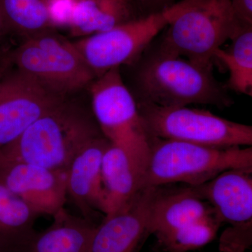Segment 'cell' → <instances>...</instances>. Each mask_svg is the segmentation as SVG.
<instances>
[{"label": "cell", "mask_w": 252, "mask_h": 252, "mask_svg": "<svg viewBox=\"0 0 252 252\" xmlns=\"http://www.w3.org/2000/svg\"><path fill=\"white\" fill-rule=\"evenodd\" d=\"M133 66L137 102L162 107L197 104L223 109L233 105V99L214 77L212 68L164 54L152 45Z\"/></svg>", "instance_id": "1"}, {"label": "cell", "mask_w": 252, "mask_h": 252, "mask_svg": "<svg viewBox=\"0 0 252 252\" xmlns=\"http://www.w3.org/2000/svg\"><path fill=\"white\" fill-rule=\"evenodd\" d=\"M101 135L94 114L64 99L0 149V166L24 162L67 171L79 151Z\"/></svg>", "instance_id": "2"}, {"label": "cell", "mask_w": 252, "mask_h": 252, "mask_svg": "<svg viewBox=\"0 0 252 252\" xmlns=\"http://www.w3.org/2000/svg\"><path fill=\"white\" fill-rule=\"evenodd\" d=\"M231 169L252 172V147L218 148L153 138L143 188L175 183L195 187Z\"/></svg>", "instance_id": "3"}, {"label": "cell", "mask_w": 252, "mask_h": 252, "mask_svg": "<svg viewBox=\"0 0 252 252\" xmlns=\"http://www.w3.org/2000/svg\"><path fill=\"white\" fill-rule=\"evenodd\" d=\"M245 25L239 22L230 0H186L183 10L162 31L154 48L212 68L217 50Z\"/></svg>", "instance_id": "4"}, {"label": "cell", "mask_w": 252, "mask_h": 252, "mask_svg": "<svg viewBox=\"0 0 252 252\" xmlns=\"http://www.w3.org/2000/svg\"><path fill=\"white\" fill-rule=\"evenodd\" d=\"M93 114L102 135L122 148L144 178L153 139L141 119L133 94L121 67L109 69L90 84Z\"/></svg>", "instance_id": "5"}, {"label": "cell", "mask_w": 252, "mask_h": 252, "mask_svg": "<svg viewBox=\"0 0 252 252\" xmlns=\"http://www.w3.org/2000/svg\"><path fill=\"white\" fill-rule=\"evenodd\" d=\"M10 59L17 70L64 97L95 79L74 43L56 30L25 39Z\"/></svg>", "instance_id": "6"}, {"label": "cell", "mask_w": 252, "mask_h": 252, "mask_svg": "<svg viewBox=\"0 0 252 252\" xmlns=\"http://www.w3.org/2000/svg\"><path fill=\"white\" fill-rule=\"evenodd\" d=\"M137 104L151 138L182 141L218 148L252 147L251 126L223 119L206 109Z\"/></svg>", "instance_id": "7"}, {"label": "cell", "mask_w": 252, "mask_h": 252, "mask_svg": "<svg viewBox=\"0 0 252 252\" xmlns=\"http://www.w3.org/2000/svg\"><path fill=\"white\" fill-rule=\"evenodd\" d=\"M185 4V0H182L161 12L81 38L74 44L95 79L113 68L133 65Z\"/></svg>", "instance_id": "8"}, {"label": "cell", "mask_w": 252, "mask_h": 252, "mask_svg": "<svg viewBox=\"0 0 252 252\" xmlns=\"http://www.w3.org/2000/svg\"><path fill=\"white\" fill-rule=\"evenodd\" d=\"M64 99L17 69L3 77L0 84V149L16 140Z\"/></svg>", "instance_id": "9"}, {"label": "cell", "mask_w": 252, "mask_h": 252, "mask_svg": "<svg viewBox=\"0 0 252 252\" xmlns=\"http://www.w3.org/2000/svg\"><path fill=\"white\" fill-rule=\"evenodd\" d=\"M67 171L13 162L0 166V182L21 199L38 217H54L67 198Z\"/></svg>", "instance_id": "10"}, {"label": "cell", "mask_w": 252, "mask_h": 252, "mask_svg": "<svg viewBox=\"0 0 252 252\" xmlns=\"http://www.w3.org/2000/svg\"><path fill=\"white\" fill-rule=\"evenodd\" d=\"M154 187H147L124 210L96 225L87 252H139L149 235V209Z\"/></svg>", "instance_id": "11"}, {"label": "cell", "mask_w": 252, "mask_h": 252, "mask_svg": "<svg viewBox=\"0 0 252 252\" xmlns=\"http://www.w3.org/2000/svg\"><path fill=\"white\" fill-rule=\"evenodd\" d=\"M109 144L103 135L92 139L79 151L67 170V196L81 217L92 221L97 212L106 213L102 162Z\"/></svg>", "instance_id": "12"}, {"label": "cell", "mask_w": 252, "mask_h": 252, "mask_svg": "<svg viewBox=\"0 0 252 252\" xmlns=\"http://www.w3.org/2000/svg\"><path fill=\"white\" fill-rule=\"evenodd\" d=\"M154 187L149 227L151 235H155L157 241L215 214L212 207L190 186Z\"/></svg>", "instance_id": "13"}, {"label": "cell", "mask_w": 252, "mask_h": 252, "mask_svg": "<svg viewBox=\"0 0 252 252\" xmlns=\"http://www.w3.org/2000/svg\"><path fill=\"white\" fill-rule=\"evenodd\" d=\"M252 172L231 169L193 187L212 207L220 223L238 224L252 220Z\"/></svg>", "instance_id": "14"}, {"label": "cell", "mask_w": 252, "mask_h": 252, "mask_svg": "<svg viewBox=\"0 0 252 252\" xmlns=\"http://www.w3.org/2000/svg\"><path fill=\"white\" fill-rule=\"evenodd\" d=\"M102 176L106 195V213L124 210L143 190L142 177L120 147L109 144L102 158Z\"/></svg>", "instance_id": "15"}, {"label": "cell", "mask_w": 252, "mask_h": 252, "mask_svg": "<svg viewBox=\"0 0 252 252\" xmlns=\"http://www.w3.org/2000/svg\"><path fill=\"white\" fill-rule=\"evenodd\" d=\"M49 228L34 235L24 252H87L96 224L63 208Z\"/></svg>", "instance_id": "16"}, {"label": "cell", "mask_w": 252, "mask_h": 252, "mask_svg": "<svg viewBox=\"0 0 252 252\" xmlns=\"http://www.w3.org/2000/svg\"><path fill=\"white\" fill-rule=\"evenodd\" d=\"M137 17L128 0H82L73 3L67 26L76 37H86Z\"/></svg>", "instance_id": "17"}, {"label": "cell", "mask_w": 252, "mask_h": 252, "mask_svg": "<svg viewBox=\"0 0 252 252\" xmlns=\"http://www.w3.org/2000/svg\"><path fill=\"white\" fill-rule=\"evenodd\" d=\"M37 215L0 182V248L24 252L36 234Z\"/></svg>", "instance_id": "18"}, {"label": "cell", "mask_w": 252, "mask_h": 252, "mask_svg": "<svg viewBox=\"0 0 252 252\" xmlns=\"http://www.w3.org/2000/svg\"><path fill=\"white\" fill-rule=\"evenodd\" d=\"M8 32L25 39L56 30L45 0H0Z\"/></svg>", "instance_id": "19"}, {"label": "cell", "mask_w": 252, "mask_h": 252, "mask_svg": "<svg viewBox=\"0 0 252 252\" xmlns=\"http://www.w3.org/2000/svg\"><path fill=\"white\" fill-rule=\"evenodd\" d=\"M230 40L228 49L217 50L214 61H220L229 72L227 90L252 96V26L243 28Z\"/></svg>", "instance_id": "20"}, {"label": "cell", "mask_w": 252, "mask_h": 252, "mask_svg": "<svg viewBox=\"0 0 252 252\" xmlns=\"http://www.w3.org/2000/svg\"><path fill=\"white\" fill-rule=\"evenodd\" d=\"M220 225L215 213L158 240L167 252H187L205 246L217 236Z\"/></svg>", "instance_id": "21"}, {"label": "cell", "mask_w": 252, "mask_h": 252, "mask_svg": "<svg viewBox=\"0 0 252 252\" xmlns=\"http://www.w3.org/2000/svg\"><path fill=\"white\" fill-rule=\"evenodd\" d=\"M252 245V220L229 225L219 241L220 252H246Z\"/></svg>", "instance_id": "22"}, {"label": "cell", "mask_w": 252, "mask_h": 252, "mask_svg": "<svg viewBox=\"0 0 252 252\" xmlns=\"http://www.w3.org/2000/svg\"><path fill=\"white\" fill-rule=\"evenodd\" d=\"M181 0H132V5L137 17L161 12Z\"/></svg>", "instance_id": "23"}, {"label": "cell", "mask_w": 252, "mask_h": 252, "mask_svg": "<svg viewBox=\"0 0 252 252\" xmlns=\"http://www.w3.org/2000/svg\"><path fill=\"white\" fill-rule=\"evenodd\" d=\"M232 9L239 22L252 26V0H230Z\"/></svg>", "instance_id": "24"}, {"label": "cell", "mask_w": 252, "mask_h": 252, "mask_svg": "<svg viewBox=\"0 0 252 252\" xmlns=\"http://www.w3.org/2000/svg\"><path fill=\"white\" fill-rule=\"evenodd\" d=\"M7 28H6V25H5L4 19H3L2 15L0 11V39L8 34Z\"/></svg>", "instance_id": "25"}, {"label": "cell", "mask_w": 252, "mask_h": 252, "mask_svg": "<svg viewBox=\"0 0 252 252\" xmlns=\"http://www.w3.org/2000/svg\"><path fill=\"white\" fill-rule=\"evenodd\" d=\"M0 252H17L13 251V250H7V249L0 248Z\"/></svg>", "instance_id": "26"}, {"label": "cell", "mask_w": 252, "mask_h": 252, "mask_svg": "<svg viewBox=\"0 0 252 252\" xmlns=\"http://www.w3.org/2000/svg\"><path fill=\"white\" fill-rule=\"evenodd\" d=\"M2 73H1V68H0V84H1V81H2Z\"/></svg>", "instance_id": "27"}, {"label": "cell", "mask_w": 252, "mask_h": 252, "mask_svg": "<svg viewBox=\"0 0 252 252\" xmlns=\"http://www.w3.org/2000/svg\"><path fill=\"white\" fill-rule=\"evenodd\" d=\"M70 1H74V2H76V1H82V0H70Z\"/></svg>", "instance_id": "28"}, {"label": "cell", "mask_w": 252, "mask_h": 252, "mask_svg": "<svg viewBox=\"0 0 252 252\" xmlns=\"http://www.w3.org/2000/svg\"><path fill=\"white\" fill-rule=\"evenodd\" d=\"M129 1H130V2L131 3V4H132V0H128Z\"/></svg>", "instance_id": "29"}]
</instances>
